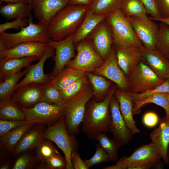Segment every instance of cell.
I'll list each match as a JSON object with an SVG mask.
<instances>
[{"label": "cell", "instance_id": "e575fe53", "mask_svg": "<svg viewBox=\"0 0 169 169\" xmlns=\"http://www.w3.org/2000/svg\"><path fill=\"white\" fill-rule=\"evenodd\" d=\"M123 0H94L90 10L96 14H105L120 9Z\"/></svg>", "mask_w": 169, "mask_h": 169}, {"label": "cell", "instance_id": "e0dca14e", "mask_svg": "<svg viewBox=\"0 0 169 169\" xmlns=\"http://www.w3.org/2000/svg\"><path fill=\"white\" fill-rule=\"evenodd\" d=\"M55 50L52 46L47 45L45 52L43 56L35 64L28 66L29 69L23 79L16 85L17 88L31 83L44 84L48 83L51 79V74H45L44 71V65L49 58H53Z\"/></svg>", "mask_w": 169, "mask_h": 169}, {"label": "cell", "instance_id": "681fc988", "mask_svg": "<svg viewBox=\"0 0 169 169\" xmlns=\"http://www.w3.org/2000/svg\"><path fill=\"white\" fill-rule=\"evenodd\" d=\"M71 160L73 169H87L84 160L81 159L77 151L72 153Z\"/></svg>", "mask_w": 169, "mask_h": 169}, {"label": "cell", "instance_id": "83f0119b", "mask_svg": "<svg viewBox=\"0 0 169 169\" xmlns=\"http://www.w3.org/2000/svg\"><path fill=\"white\" fill-rule=\"evenodd\" d=\"M36 124L26 122L0 137V144L6 151L12 153L24 134Z\"/></svg>", "mask_w": 169, "mask_h": 169}, {"label": "cell", "instance_id": "6f0895ef", "mask_svg": "<svg viewBox=\"0 0 169 169\" xmlns=\"http://www.w3.org/2000/svg\"><path fill=\"white\" fill-rule=\"evenodd\" d=\"M155 21H158L160 22H163L169 26V18H161L157 19Z\"/></svg>", "mask_w": 169, "mask_h": 169}, {"label": "cell", "instance_id": "d6986e66", "mask_svg": "<svg viewBox=\"0 0 169 169\" xmlns=\"http://www.w3.org/2000/svg\"><path fill=\"white\" fill-rule=\"evenodd\" d=\"M141 61L161 78L169 77V60L157 49H149L143 46Z\"/></svg>", "mask_w": 169, "mask_h": 169}, {"label": "cell", "instance_id": "9f6ffc18", "mask_svg": "<svg viewBox=\"0 0 169 169\" xmlns=\"http://www.w3.org/2000/svg\"><path fill=\"white\" fill-rule=\"evenodd\" d=\"M0 3L5 2L7 4L13 3H26L25 0H0Z\"/></svg>", "mask_w": 169, "mask_h": 169}, {"label": "cell", "instance_id": "d590c367", "mask_svg": "<svg viewBox=\"0 0 169 169\" xmlns=\"http://www.w3.org/2000/svg\"><path fill=\"white\" fill-rule=\"evenodd\" d=\"M41 102L57 105L65 103L61 91L48 83L42 85Z\"/></svg>", "mask_w": 169, "mask_h": 169}, {"label": "cell", "instance_id": "44dd1931", "mask_svg": "<svg viewBox=\"0 0 169 169\" xmlns=\"http://www.w3.org/2000/svg\"><path fill=\"white\" fill-rule=\"evenodd\" d=\"M161 157L156 146L151 142L140 146L129 156H124L117 160L116 163L128 165L149 162L160 159Z\"/></svg>", "mask_w": 169, "mask_h": 169}, {"label": "cell", "instance_id": "52a82bcc", "mask_svg": "<svg viewBox=\"0 0 169 169\" xmlns=\"http://www.w3.org/2000/svg\"><path fill=\"white\" fill-rule=\"evenodd\" d=\"M76 44L74 48L77 54L68 62L67 67L88 73L94 72L104 63L105 60L95 50L88 38Z\"/></svg>", "mask_w": 169, "mask_h": 169}, {"label": "cell", "instance_id": "9c48e42d", "mask_svg": "<svg viewBox=\"0 0 169 169\" xmlns=\"http://www.w3.org/2000/svg\"><path fill=\"white\" fill-rule=\"evenodd\" d=\"M129 92L139 93L151 90L165 81L158 76L146 64L141 61L127 77Z\"/></svg>", "mask_w": 169, "mask_h": 169}, {"label": "cell", "instance_id": "ac0fdd59", "mask_svg": "<svg viewBox=\"0 0 169 169\" xmlns=\"http://www.w3.org/2000/svg\"><path fill=\"white\" fill-rule=\"evenodd\" d=\"M47 45L38 42H28L18 44L14 47L0 50V60L10 58L37 56L40 59L44 54Z\"/></svg>", "mask_w": 169, "mask_h": 169}, {"label": "cell", "instance_id": "f546056e", "mask_svg": "<svg viewBox=\"0 0 169 169\" xmlns=\"http://www.w3.org/2000/svg\"><path fill=\"white\" fill-rule=\"evenodd\" d=\"M88 77L93 90V96L97 102L103 100L107 95L106 92L111 85V82L101 75L88 72Z\"/></svg>", "mask_w": 169, "mask_h": 169}, {"label": "cell", "instance_id": "cb8c5ba5", "mask_svg": "<svg viewBox=\"0 0 169 169\" xmlns=\"http://www.w3.org/2000/svg\"><path fill=\"white\" fill-rule=\"evenodd\" d=\"M36 56L22 58H10L0 60V81L20 71L25 67L30 66L33 62L39 60Z\"/></svg>", "mask_w": 169, "mask_h": 169}, {"label": "cell", "instance_id": "6125c7cd", "mask_svg": "<svg viewBox=\"0 0 169 169\" xmlns=\"http://www.w3.org/2000/svg\"><path fill=\"white\" fill-rule=\"evenodd\" d=\"M94 0H92V1H93Z\"/></svg>", "mask_w": 169, "mask_h": 169}, {"label": "cell", "instance_id": "60d3db41", "mask_svg": "<svg viewBox=\"0 0 169 169\" xmlns=\"http://www.w3.org/2000/svg\"><path fill=\"white\" fill-rule=\"evenodd\" d=\"M35 149L37 156L40 162L44 161L51 156L59 153L51 141L44 138Z\"/></svg>", "mask_w": 169, "mask_h": 169}, {"label": "cell", "instance_id": "f1b7e54d", "mask_svg": "<svg viewBox=\"0 0 169 169\" xmlns=\"http://www.w3.org/2000/svg\"><path fill=\"white\" fill-rule=\"evenodd\" d=\"M31 6L26 3L7 4L2 6L0 8V14L7 20L21 18L32 19Z\"/></svg>", "mask_w": 169, "mask_h": 169}, {"label": "cell", "instance_id": "11a10c76", "mask_svg": "<svg viewBox=\"0 0 169 169\" xmlns=\"http://www.w3.org/2000/svg\"><path fill=\"white\" fill-rule=\"evenodd\" d=\"M103 169H127L128 165L125 163H116L114 165L104 167Z\"/></svg>", "mask_w": 169, "mask_h": 169}, {"label": "cell", "instance_id": "7a4b0ae2", "mask_svg": "<svg viewBox=\"0 0 169 169\" xmlns=\"http://www.w3.org/2000/svg\"><path fill=\"white\" fill-rule=\"evenodd\" d=\"M91 5H69L59 13L47 26L50 39L62 40L74 33L81 24Z\"/></svg>", "mask_w": 169, "mask_h": 169}, {"label": "cell", "instance_id": "4316f807", "mask_svg": "<svg viewBox=\"0 0 169 169\" xmlns=\"http://www.w3.org/2000/svg\"><path fill=\"white\" fill-rule=\"evenodd\" d=\"M87 73L73 68L67 67L64 68L57 75L52 77L48 83L62 91L86 75Z\"/></svg>", "mask_w": 169, "mask_h": 169}, {"label": "cell", "instance_id": "8d00e7d4", "mask_svg": "<svg viewBox=\"0 0 169 169\" xmlns=\"http://www.w3.org/2000/svg\"><path fill=\"white\" fill-rule=\"evenodd\" d=\"M30 151L24 152L17 156L11 169H30L36 168L38 163L40 161L36 153L34 154Z\"/></svg>", "mask_w": 169, "mask_h": 169}, {"label": "cell", "instance_id": "ffe728a7", "mask_svg": "<svg viewBox=\"0 0 169 169\" xmlns=\"http://www.w3.org/2000/svg\"><path fill=\"white\" fill-rule=\"evenodd\" d=\"M114 48L118 65L127 77L141 61L142 48L135 45Z\"/></svg>", "mask_w": 169, "mask_h": 169}, {"label": "cell", "instance_id": "6da1fadb", "mask_svg": "<svg viewBox=\"0 0 169 169\" xmlns=\"http://www.w3.org/2000/svg\"><path fill=\"white\" fill-rule=\"evenodd\" d=\"M115 89L112 88L105 99L100 102L95 99L87 103L81 129L89 139L94 140L101 133L109 131L110 118L109 105Z\"/></svg>", "mask_w": 169, "mask_h": 169}, {"label": "cell", "instance_id": "5bb4252c", "mask_svg": "<svg viewBox=\"0 0 169 169\" xmlns=\"http://www.w3.org/2000/svg\"><path fill=\"white\" fill-rule=\"evenodd\" d=\"M70 0H32L31 6L38 23L47 26L54 18L70 4Z\"/></svg>", "mask_w": 169, "mask_h": 169}, {"label": "cell", "instance_id": "7c38bea8", "mask_svg": "<svg viewBox=\"0 0 169 169\" xmlns=\"http://www.w3.org/2000/svg\"><path fill=\"white\" fill-rule=\"evenodd\" d=\"M74 33L59 41L50 39L46 44L55 50V55L53 58L55 64L53 71L51 73L52 78L61 71L71 59L75 57L74 44Z\"/></svg>", "mask_w": 169, "mask_h": 169}, {"label": "cell", "instance_id": "9a60e30c", "mask_svg": "<svg viewBox=\"0 0 169 169\" xmlns=\"http://www.w3.org/2000/svg\"><path fill=\"white\" fill-rule=\"evenodd\" d=\"M94 48L105 60L109 56L113 44L110 27L105 19L100 23L87 37Z\"/></svg>", "mask_w": 169, "mask_h": 169}, {"label": "cell", "instance_id": "ab89813d", "mask_svg": "<svg viewBox=\"0 0 169 169\" xmlns=\"http://www.w3.org/2000/svg\"><path fill=\"white\" fill-rule=\"evenodd\" d=\"M90 83L86 74L75 81L67 88L61 91L64 102L68 101L75 96L84 87Z\"/></svg>", "mask_w": 169, "mask_h": 169}, {"label": "cell", "instance_id": "7dc6e473", "mask_svg": "<svg viewBox=\"0 0 169 169\" xmlns=\"http://www.w3.org/2000/svg\"><path fill=\"white\" fill-rule=\"evenodd\" d=\"M26 122L25 120H0V137Z\"/></svg>", "mask_w": 169, "mask_h": 169}, {"label": "cell", "instance_id": "7bdbcfd3", "mask_svg": "<svg viewBox=\"0 0 169 169\" xmlns=\"http://www.w3.org/2000/svg\"><path fill=\"white\" fill-rule=\"evenodd\" d=\"M66 162L65 157L62 156L60 153L54 155L39 163V169H66Z\"/></svg>", "mask_w": 169, "mask_h": 169}, {"label": "cell", "instance_id": "2e32d148", "mask_svg": "<svg viewBox=\"0 0 169 169\" xmlns=\"http://www.w3.org/2000/svg\"><path fill=\"white\" fill-rule=\"evenodd\" d=\"M43 84L31 83L16 89L10 99L21 109L32 107L41 101Z\"/></svg>", "mask_w": 169, "mask_h": 169}, {"label": "cell", "instance_id": "f5cc1de1", "mask_svg": "<svg viewBox=\"0 0 169 169\" xmlns=\"http://www.w3.org/2000/svg\"><path fill=\"white\" fill-rule=\"evenodd\" d=\"M14 163L10 159H6L0 162V169H9L12 168Z\"/></svg>", "mask_w": 169, "mask_h": 169}, {"label": "cell", "instance_id": "db71d44e", "mask_svg": "<svg viewBox=\"0 0 169 169\" xmlns=\"http://www.w3.org/2000/svg\"><path fill=\"white\" fill-rule=\"evenodd\" d=\"M92 0H70V5H90L92 3Z\"/></svg>", "mask_w": 169, "mask_h": 169}, {"label": "cell", "instance_id": "5b68a950", "mask_svg": "<svg viewBox=\"0 0 169 169\" xmlns=\"http://www.w3.org/2000/svg\"><path fill=\"white\" fill-rule=\"evenodd\" d=\"M28 25L22 28L18 32L8 33H0V50L11 48L20 43L38 42L47 44L50 39L47 26L38 23H33L28 19Z\"/></svg>", "mask_w": 169, "mask_h": 169}, {"label": "cell", "instance_id": "680465c9", "mask_svg": "<svg viewBox=\"0 0 169 169\" xmlns=\"http://www.w3.org/2000/svg\"><path fill=\"white\" fill-rule=\"evenodd\" d=\"M167 164H169V145L167 150Z\"/></svg>", "mask_w": 169, "mask_h": 169}, {"label": "cell", "instance_id": "d6a6232c", "mask_svg": "<svg viewBox=\"0 0 169 169\" xmlns=\"http://www.w3.org/2000/svg\"><path fill=\"white\" fill-rule=\"evenodd\" d=\"M28 66L23 71H20L8 77L3 81H0V100L10 99L18 82L28 72Z\"/></svg>", "mask_w": 169, "mask_h": 169}, {"label": "cell", "instance_id": "f907efd6", "mask_svg": "<svg viewBox=\"0 0 169 169\" xmlns=\"http://www.w3.org/2000/svg\"><path fill=\"white\" fill-rule=\"evenodd\" d=\"M161 18H169V0H156Z\"/></svg>", "mask_w": 169, "mask_h": 169}, {"label": "cell", "instance_id": "94428289", "mask_svg": "<svg viewBox=\"0 0 169 169\" xmlns=\"http://www.w3.org/2000/svg\"><path fill=\"white\" fill-rule=\"evenodd\" d=\"M166 97L167 98V99L168 100L169 103V94L167 93H166Z\"/></svg>", "mask_w": 169, "mask_h": 169}, {"label": "cell", "instance_id": "1f68e13d", "mask_svg": "<svg viewBox=\"0 0 169 169\" xmlns=\"http://www.w3.org/2000/svg\"><path fill=\"white\" fill-rule=\"evenodd\" d=\"M25 118L21 109L10 99L0 100V120H23Z\"/></svg>", "mask_w": 169, "mask_h": 169}, {"label": "cell", "instance_id": "be15d7a7", "mask_svg": "<svg viewBox=\"0 0 169 169\" xmlns=\"http://www.w3.org/2000/svg\"><path fill=\"white\" fill-rule=\"evenodd\" d=\"M168 78H169V77Z\"/></svg>", "mask_w": 169, "mask_h": 169}, {"label": "cell", "instance_id": "603a6c76", "mask_svg": "<svg viewBox=\"0 0 169 169\" xmlns=\"http://www.w3.org/2000/svg\"><path fill=\"white\" fill-rule=\"evenodd\" d=\"M151 142L158 148L161 156L167 164V150L169 145V120L166 116L161 118L158 126L149 134Z\"/></svg>", "mask_w": 169, "mask_h": 169}, {"label": "cell", "instance_id": "91938a15", "mask_svg": "<svg viewBox=\"0 0 169 169\" xmlns=\"http://www.w3.org/2000/svg\"><path fill=\"white\" fill-rule=\"evenodd\" d=\"M32 0H25L26 2L31 6V4Z\"/></svg>", "mask_w": 169, "mask_h": 169}, {"label": "cell", "instance_id": "277c9868", "mask_svg": "<svg viewBox=\"0 0 169 169\" xmlns=\"http://www.w3.org/2000/svg\"><path fill=\"white\" fill-rule=\"evenodd\" d=\"M93 96L90 83L84 87L75 96L64 104L65 123L68 133L76 136L79 132L88 102Z\"/></svg>", "mask_w": 169, "mask_h": 169}, {"label": "cell", "instance_id": "8fae6325", "mask_svg": "<svg viewBox=\"0 0 169 169\" xmlns=\"http://www.w3.org/2000/svg\"><path fill=\"white\" fill-rule=\"evenodd\" d=\"M114 95L109 105L110 118L109 129L113 139L120 146L127 144L132 139L133 134L125 123L120 112L119 102Z\"/></svg>", "mask_w": 169, "mask_h": 169}, {"label": "cell", "instance_id": "d4e9b609", "mask_svg": "<svg viewBox=\"0 0 169 169\" xmlns=\"http://www.w3.org/2000/svg\"><path fill=\"white\" fill-rule=\"evenodd\" d=\"M115 95L119 102L121 114L127 127L133 134L140 133V130L136 126V122L133 118V101L123 90H115Z\"/></svg>", "mask_w": 169, "mask_h": 169}, {"label": "cell", "instance_id": "c3c4849f", "mask_svg": "<svg viewBox=\"0 0 169 169\" xmlns=\"http://www.w3.org/2000/svg\"><path fill=\"white\" fill-rule=\"evenodd\" d=\"M143 123L145 126L149 128L155 126L159 122L158 115L153 112H149L146 113L142 118Z\"/></svg>", "mask_w": 169, "mask_h": 169}, {"label": "cell", "instance_id": "4dcf8cb0", "mask_svg": "<svg viewBox=\"0 0 169 169\" xmlns=\"http://www.w3.org/2000/svg\"><path fill=\"white\" fill-rule=\"evenodd\" d=\"M133 115L140 113L141 107L149 103H154L162 108L165 110L166 116L169 120V103L166 93H157L141 101H134Z\"/></svg>", "mask_w": 169, "mask_h": 169}, {"label": "cell", "instance_id": "484cf974", "mask_svg": "<svg viewBox=\"0 0 169 169\" xmlns=\"http://www.w3.org/2000/svg\"><path fill=\"white\" fill-rule=\"evenodd\" d=\"M105 19V14H96L89 9L74 33V45L86 38L100 23Z\"/></svg>", "mask_w": 169, "mask_h": 169}, {"label": "cell", "instance_id": "f35d334b", "mask_svg": "<svg viewBox=\"0 0 169 169\" xmlns=\"http://www.w3.org/2000/svg\"><path fill=\"white\" fill-rule=\"evenodd\" d=\"M120 9L127 17L147 14L140 0H123Z\"/></svg>", "mask_w": 169, "mask_h": 169}, {"label": "cell", "instance_id": "7402d4cb", "mask_svg": "<svg viewBox=\"0 0 169 169\" xmlns=\"http://www.w3.org/2000/svg\"><path fill=\"white\" fill-rule=\"evenodd\" d=\"M46 125L36 124L27 131L23 135L14 149V156H17L25 151L35 149L43 139Z\"/></svg>", "mask_w": 169, "mask_h": 169}, {"label": "cell", "instance_id": "816d5d0a", "mask_svg": "<svg viewBox=\"0 0 169 169\" xmlns=\"http://www.w3.org/2000/svg\"><path fill=\"white\" fill-rule=\"evenodd\" d=\"M160 160V159H159ZM158 160L149 162L137 165H128L127 169H148L152 167L154 163Z\"/></svg>", "mask_w": 169, "mask_h": 169}, {"label": "cell", "instance_id": "836d02e7", "mask_svg": "<svg viewBox=\"0 0 169 169\" xmlns=\"http://www.w3.org/2000/svg\"><path fill=\"white\" fill-rule=\"evenodd\" d=\"M94 140L98 141L100 146L108 154L110 161H115L118 160V152L120 146L114 139H110L106 133H101Z\"/></svg>", "mask_w": 169, "mask_h": 169}, {"label": "cell", "instance_id": "bcb514c9", "mask_svg": "<svg viewBox=\"0 0 169 169\" xmlns=\"http://www.w3.org/2000/svg\"><path fill=\"white\" fill-rule=\"evenodd\" d=\"M143 5L147 15L154 20L162 18L156 0H140Z\"/></svg>", "mask_w": 169, "mask_h": 169}, {"label": "cell", "instance_id": "ee69618b", "mask_svg": "<svg viewBox=\"0 0 169 169\" xmlns=\"http://www.w3.org/2000/svg\"><path fill=\"white\" fill-rule=\"evenodd\" d=\"M95 148V152L93 156L90 159L84 160L87 169L94 165L110 161L109 156L99 144H96Z\"/></svg>", "mask_w": 169, "mask_h": 169}, {"label": "cell", "instance_id": "f6af8a7d", "mask_svg": "<svg viewBox=\"0 0 169 169\" xmlns=\"http://www.w3.org/2000/svg\"><path fill=\"white\" fill-rule=\"evenodd\" d=\"M28 25V19L21 18H16L11 22H6L0 24V33L5 32L9 29H15L19 30L22 28L27 26Z\"/></svg>", "mask_w": 169, "mask_h": 169}, {"label": "cell", "instance_id": "3957f363", "mask_svg": "<svg viewBox=\"0 0 169 169\" xmlns=\"http://www.w3.org/2000/svg\"><path fill=\"white\" fill-rule=\"evenodd\" d=\"M105 14L111 30L114 47L122 48L135 45L142 48V43L120 9Z\"/></svg>", "mask_w": 169, "mask_h": 169}, {"label": "cell", "instance_id": "b9f144b4", "mask_svg": "<svg viewBox=\"0 0 169 169\" xmlns=\"http://www.w3.org/2000/svg\"><path fill=\"white\" fill-rule=\"evenodd\" d=\"M125 94L133 101L143 100L152 95L157 93H163L169 94V78L156 88L139 93H133L124 90Z\"/></svg>", "mask_w": 169, "mask_h": 169}, {"label": "cell", "instance_id": "ba28073f", "mask_svg": "<svg viewBox=\"0 0 169 169\" xmlns=\"http://www.w3.org/2000/svg\"><path fill=\"white\" fill-rule=\"evenodd\" d=\"M27 122L51 125L64 116L65 105L40 102L32 108L21 109Z\"/></svg>", "mask_w": 169, "mask_h": 169}, {"label": "cell", "instance_id": "4fadbf2b", "mask_svg": "<svg viewBox=\"0 0 169 169\" xmlns=\"http://www.w3.org/2000/svg\"><path fill=\"white\" fill-rule=\"evenodd\" d=\"M93 73L101 75L113 82L121 90L129 92L127 77L118 65L114 46L103 64Z\"/></svg>", "mask_w": 169, "mask_h": 169}, {"label": "cell", "instance_id": "30bf717a", "mask_svg": "<svg viewBox=\"0 0 169 169\" xmlns=\"http://www.w3.org/2000/svg\"><path fill=\"white\" fill-rule=\"evenodd\" d=\"M127 18L143 46L149 49L156 48L159 24L147 14Z\"/></svg>", "mask_w": 169, "mask_h": 169}, {"label": "cell", "instance_id": "74e56055", "mask_svg": "<svg viewBox=\"0 0 169 169\" xmlns=\"http://www.w3.org/2000/svg\"><path fill=\"white\" fill-rule=\"evenodd\" d=\"M156 48L169 60V26L160 22Z\"/></svg>", "mask_w": 169, "mask_h": 169}, {"label": "cell", "instance_id": "8992f818", "mask_svg": "<svg viewBox=\"0 0 169 169\" xmlns=\"http://www.w3.org/2000/svg\"><path fill=\"white\" fill-rule=\"evenodd\" d=\"M43 138L54 143L62 151L66 162V169H73L71 156L72 153L77 151L78 144L75 136L69 135L67 130L64 116L54 124L48 126Z\"/></svg>", "mask_w": 169, "mask_h": 169}]
</instances>
